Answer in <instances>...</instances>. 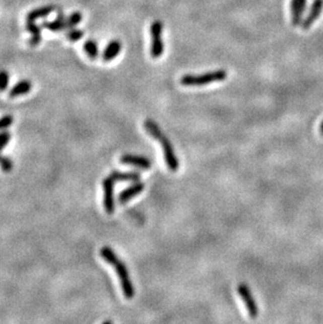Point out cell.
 <instances>
[{"instance_id": "6da1fadb", "label": "cell", "mask_w": 323, "mask_h": 324, "mask_svg": "<svg viewBox=\"0 0 323 324\" xmlns=\"http://www.w3.org/2000/svg\"><path fill=\"white\" fill-rule=\"evenodd\" d=\"M100 254L102 258L104 259L106 263L111 265V267H113V269L115 270V273H117L120 279L123 294L126 299H132L135 296V288L125 264L122 261H120V258L117 256V254H115L109 247H103L100 250Z\"/></svg>"}, {"instance_id": "7a4b0ae2", "label": "cell", "mask_w": 323, "mask_h": 324, "mask_svg": "<svg viewBox=\"0 0 323 324\" xmlns=\"http://www.w3.org/2000/svg\"><path fill=\"white\" fill-rule=\"evenodd\" d=\"M144 128L146 129V132L148 135H150L153 139H156L159 141V143L162 145L163 151H164V159L165 163L168 167V169L171 171H176L178 169V160L176 158V155L173 150V146L171 144V142L169 141L164 133L161 131V128L159 125L154 122L153 120L147 119L144 121Z\"/></svg>"}, {"instance_id": "3957f363", "label": "cell", "mask_w": 323, "mask_h": 324, "mask_svg": "<svg viewBox=\"0 0 323 324\" xmlns=\"http://www.w3.org/2000/svg\"><path fill=\"white\" fill-rule=\"evenodd\" d=\"M228 73L225 70H216L201 75H184L179 83L183 86H204L214 82H222L227 79Z\"/></svg>"}, {"instance_id": "277c9868", "label": "cell", "mask_w": 323, "mask_h": 324, "mask_svg": "<svg viewBox=\"0 0 323 324\" xmlns=\"http://www.w3.org/2000/svg\"><path fill=\"white\" fill-rule=\"evenodd\" d=\"M164 24L161 20H154L150 25V56L152 59H159L165 51L163 40Z\"/></svg>"}, {"instance_id": "5b68a950", "label": "cell", "mask_w": 323, "mask_h": 324, "mask_svg": "<svg viewBox=\"0 0 323 324\" xmlns=\"http://www.w3.org/2000/svg\"><path fill=\"white\" fill-rule=\"evenodd\" d=\"M237 292L240 295L245 307H247V309H248L249 316L252 319H255L258 316V306H257V303H256L254 297L250 291V288L247 286V284L241 283L237 288Z\"/></svg>"}, {"instance_id": "8992f818", "label": "cell", "mask_w": 323, "mask_h": 324, "mask_svg": "<svg viewBox=\"0 0 323 324\" xmlns=\"http://www.w3.org/2000/svg\"><path fill=\"white\" fill-rule=\"evenodd\" d=\"M114 183L115 180L109 175L103 179V189H104V209L106 213L112 214L114 212Z\"/></svg>"}, {"instance_id": "52a82bcc", "label": "cell", "mask_w": 323, "mask_h": 324, "mask_svg": "<svg viewBox=\"0 0 323 324\" xmlns=\"http://www.w3.org/2000/svg\"><path fill=\"white\" fill-rule=\"evenodd\" d=\"M306 4L307 0H291V21L293 27L301 25Z\"/></svg>"}, {"instance_id": "ba28073f", "label": "cell", "mask_w": 323, "mask_h": 324, "mask_svg": "<svg viewBox=\"0 0 323 324\" xmlns=\"http://www.w3.org/2000/svg\"><path fill=\"white\" fill-rule=\"evenodd\" d=\"M322 11H323V0H314L311 6V9H309L308 14L306 15V17L303 19L301 23V28L304 31L311 28L312 25L317 21V19L320 17Z\"/></svg>"}, {"instance_id": "9c48e42d", "label": "cell", "mask_w": 323, "mask_h": 324, "mask_svg": "<svg viewBox=\"0 0 323 324\" xmlns=\"http://www.w3.org/2000/svg\"><path fill=\"white\" fill-rule=\"evenodd\" d=\"M121 163L125 165H132L138 168H141V169L148 170L151 167V162L149 159L142 157V155H134V154H124L123 157H121Z\"/></svg>"}, {"instance_id": "30bf717a", "label": "cell", "mask_w": 323, "mask_h": 324, "mask_svg": "<svg viewBox=\"0 0 323 324\" xmlns=\"http://www.w3.org/2000/svg\"><path fill=\"white\" fill-rule=\"evenodd\" d=\"M122 51V42L118 39L109 41L102 53V60L104 62H111L119 56Z\"/></svg>"}, {"instance_id": "8fae6325", "label": "cell", "mask_w": 323, "mask_h": 324, "mask_svg": "<svg viewBox=\"0 0 323 324\" xmlns=\"http://www.w3.org/2000/svg\"><path fill=\"white\" fill-rule=\"evenodd\" d=\"M42 28H45L47 31L53 33H59L66 31L68 29L67 25V17L63 15V12H59L58 16L53 21H44L42 23Z\"/></svg>"}, {"instance_id": "7c38bea8", "label": "cell", "mask_w": 323, "mask_h": 324, "mask_svg": "<svg viewBox=\"0 0 323 324\" xmlns=\"http://www.w3.org/2000/svg\"><path fill=\"white\" fill-rule=\"evenodd\" d=\"M144 187L145 185L143 183H141V181H136V184L126 188L119 194V199H118L119 203L126 204L127 202H129L133 198H135L136 196H138V194H140L142 191H143Z\"/></svg>"}, {"instance_id": "4fadbf2b", "label": "cell", "mask_w": 323, "mask_h": 324, "mask_svg": "<svg viewBox=\"0 0 323 324\" xmlns=\"http://www.w3.org/2000/svg\"><path fill=\"white\" fill-rule=\"evenodd\" d=\"M55 10H56V8L54 6H44V7L34 9L31 12L28 13L27 21H36V20L40 19V18L47 17Z\"/></svg>"}, {"instance_id": "5bb4252c", "label": "cell", "mask_w": 323, "mask_h": 324, "mask_svg": "<svg viewBox=\"0 0 323 324\" xmlns=\"http://www.w3.org/2000/svg\"><path fill=\"white\" fill-rule=\"evenodd\" d=\"M31 89H32L31 81L21 80L12 87V89L9 92V96L10 98H17L19 96L29 94L31 92Z\"/></svg>"}, {"instance_id": "9a60e30c", "label": "cell", "mask_w": 323, "mask_h": 324, "mask_svg": "<svg viewBox=\"0 0 323 324\" xmlns=\"http://www.w3.org/2000/svg\"><path fill=\"white\" fill-rule=\"evenodd\" d=\"M110 176L117 181V180H123V181H139L141 178V175L139 172L136 171H113L110 173Z\"/></svg>"}, {"instance_id": "2e32d148", "label": "cell", "mask_w": 323, "mask_h": 324, "mask_svg": "<svg viewBox=\"0 0 323 324\" xmlns=\"http://www.w3.org/2000/svg\"><path fill=\"white\" fill-rule=\"evenodd\" d=\"M83 49L90 60H96L99 57L98 43L95 40H92V39H89V40L85 41V43L83 45Z\"/></svg>"}, {"instance_id": "e0dca14e", "label": "cell", "mask_w": 323, "mask_h": 324, "mask_svg": "<svg viewBox=\"0 0 323 324\" xmlns=\"http://www.w3.org/2000/svg\"><path fill=\"white\" fill-rule=\"evenodd\" d=\"M83 19V15L81 12H73L70 16L67 17V25L68 29H72L80 24Z\"/></svg>"}, {"instance_id": "ac0fdd59", "label": "cell", "mask_w": 323, "mask_h": 324, "mask_svg": "<svg viewBox=\"0 0 323 324\" xmlns=\"http://www.w3.org/2000/svg\"><path fill=\"white\" fill-rule=\"evenodd\" d=\"M84 36V32L80 29H75V28H72V29H69V31L67 32L66 34V37L69 41L71 42H77V41H80L81 39L83 38Z\"/></svg>"}, {"instance_id": "d6986e66", "label": "cell", "mask_w": 323, "mask_h": 324, "mask_svg": "<svg viewBox=\"0 0 323 324\" xmlns=\"http://www.w3.org/2000/svg\"><path fill=\"white\" fill-rule=\"evenodd\" d=\"M10 83V75L7 71H0V93L6 92Z\"/></svg>"}, {"instance_id": "ffe728a7", "label": "cell", "mask_w": 323, "mask_h": 324, "mask_svg": "<svg viewBox=\"0 0 323 324\" xmlns=\"http://www.w3.org/2000/svg\"><path fill=\"white\" fill-rule=\"evenodd\" d=\"M25 29H27V31L32 35H41L42 25L37 24L35 21H27Z\"/></svg>"}, {"instance_id": "44dd1931", "label": "cell", "mask_w": 323, "mask_h": 324, "mask_svg": "<svg viewBox=\"0 0 323 324\" xmlns=\"http://www.w3.org/2000/svg\"><path fill=\"white\" fill-rule=\"evenodd\" d=\"M0 167H2V169L6 172H9L13 169V162L6 158V157H3V155H0Z\"/></svg>"}, {"instance_id": "7402d4cb", "label": "cell", "mask_w": 323, "mask_h": 324, "mask_svg": "<svg viewBox=\"0 0 323 324\" xmlns=\"http://www.w3.org/2000/svg\"><path fill=\"white\" fill-rule=\"evenodd\" d=\"M13 122H14V118L12 115H5L3 118H0V131H4V129L10 127Z\"/></svg>"}, {"instance_id": "603a6c76", "label": "cell", "mask_w": 323, "mask_h": 324, "mask_svg": "<svg viewBox=\"0 0 323 324\" xmlns=\"http://www.w3.org/2000/svg\"><path fill=\"white\" fill-rule=\"evenodd\" d=\"M11 140V135L7 132L0 133V151H2L8 144Z\"/></svg>"}, {"instance_id": "cb8c5ba5", "label": "cell", "mask_w": 323, "mask_h": 324, "mask_svg": "<svg viewBox=\"0 0 323 324\" xmlns=\"http://www.w3.org/2000/svg\"><path fill=\"white\" fill-rule=\"evenodd\" d=\"M42 40L41 35H32V37L29 39V44L31 46H37Z\"/></svg>"}, {"instance_id": "d4e9b609", "label": "cell", "mask_w": 323, "mask_h": 324, "mask_svg": "<svg viewBox=\"0 0 323 324\" xmlns=\"http://www.w3.org/2000/svg\"><path fill=\"white\" fill-rule=\"evenodd\" d=\"M319 132H320V135H321V136H323V121H322V123L320 124V128H319Z\"/></svg>"}]
</instances>
